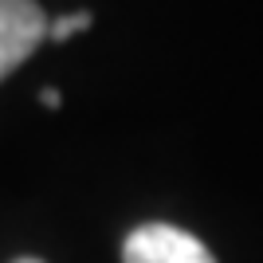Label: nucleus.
Returning a JSON list of instances; mask_svg holds the SVG:
<instances>
[{
	"label": "nucleus",
	"mask_w": 263,
	"mask_h": 263,
	"mask_svg": "<svg viewBox=\"0 0 263 263\" xmlns=\"http://www.w3.org/2000/svg\"><path fill=\"white\" fill-rule=\"evenodd\" d=\"M122 263H216V259L193 232L154 220V224H142L126 236Z\"/></svg>",
	"instance_id": "1"
},
{
	"label": "nucleus",
	"mask_w": 263,
	"mask_h": 263,
	"mask_svg": "<svg viewBox=\"0 0 263 263\" xmlns=\"http://www.w3.org/2000/svg\"><path fill=\"white\" fill-rule=\"evenodd\" d=\"M47 40V20L35 0H0V79Z\"/></svg>",
	"instance_id": "2"
},
{
	"label": "nucleus",
	"mask_w": 263,
	"mask_h": 263,
	"mask_svg": "<svg viewBox=\"0 0 263 263\" xmlns=\"http://www.w3.org/2000/svg\"><path fill=\"white\" fill-rule=\"evenodd\" d=\"M90 24H95L90 12H71V16H63V20L47 24V35H51V40H71L75 32H87Z\"/></svg>",
	"instance_id": "3"
},
{
	"label": "nucleus",
	"mask_w": 263,
	"mask_h": 263,
	"mask_svg": "<svg viewBox=\"0 0 263 263\" xmlns=\"http://www.w3.org/2000/svg\"><path fill=\"white\" fill-rule=\"evenodd\" d=\"M40 102H44V106H59V102H63V95H59L55 87H47V90H40Z\"/></svg>",
	"instance_id": "4"
},
{
	"label": "nucleus",
	"mask_w": 263,
	"mask_h": 263,
	"mask_svg": "<svg viewBox=\"0 0 263 263\" xmlns=\"http://www.w3.org/2000/svg\"><path fill=\"white\" fill-rule=\"evenodd\" d=\"M16 263H40V259H16Z\"/></svg>",
	"instance_id": "5"
}]
</instances>
